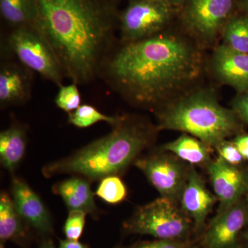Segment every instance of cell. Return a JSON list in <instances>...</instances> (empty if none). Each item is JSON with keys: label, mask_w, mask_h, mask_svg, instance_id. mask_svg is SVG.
I'll use <instances>...</instances> for the list:
<instances>
[{"label": "cell", "mask_w": 248, "mask_h": 248, "mask_svg": "<svg viewBox=\"0 0 248 248\" xmlns=\"http://www.w3.org/2000/svg\"><path fill=\"white\" fill-rule=\"evenodd\" d=\"M202 48L184 32L166 29L123 44L108 60L107 76L130 102L161 107L192 86L203 70Z\"/></svg>", "instance_id": "cell-1"}, {"label": "cell", "mask_w": 248, "mask_h": 248, "mask_svg": "<svg viewBox=\"0 0 248 248\" xmlns=\"http://www.w3.org/2000/svg\"><path fill=\"white\" fill-rule=\"evenodd\" d=\"M36 28L76 84L97 76L113 38L119 14L108 0H36Z\"/></svg>", "instance_id": "cell-2"}, {"label": "cell", "mask_w": 248, "mask_h": 248, "mask_svg": "<svg viewBox=\"0 0 248 248\" xmlns=\"http://www.w3.org/2000/svg\"><path fill=\"white\" fill-rule=\"evenodd\" d=\"M141 120L123 117L108 135L93 141L68 157L47 164L46 177L60 174H79L90 180H102L123 171L149 146L157 131Z\"/></svg>", "instance_id": "cell-3"}, {"label": "cell", "mask_w": 248, "mask_h": 248, "mask_svg": "<svg viewBox=\"0 0 248 248\" xmlns=\"http://www.w3.org/2000/svg\"><path fill=\"white\" fill-rule=\"evenodd\" d=\"M160 130L183 132L216 148L227 138L241 133V121L232 109L223 107L208 88L192 89L159 107Z\"/></svg>", "instance_id": "cell-4"}, {"label": "cell", "mask_w": 248, "mask_h": 248, "mask_svg": "<svg viewBox=\"0 0 248 248\" xmlns=\"http://www.w3.org/2000/svg\"><path fill=\"white\" fill-rule=\"evenodd\" d=\"M239 1L186 0L179 13L184 32L202 48L213 46L237 12Z\"/></svg>", "instance_id": "cell-5"}, {"label": "cell", "mask_w": 248, "mask_h": 248, "mask_svg": "<svg viewBox=\"0 0 248 248\" xmlns=\"http://www.w3.org/2000/svg\"><path fill=\"white\" fill-rule=\"evenodd\" d=\"M8 45L21 64L59 87L62 86L65 76L61 63L37 28L31 26L16 28L9 35Z\"/></svg>", "instance_id": "cell-6"}, {"label": "cell", "mask_w": 248, "mask_h": 248, "mask_svg": "<svg viewBox=\"0 0 248 248\" xmlns=\"http://www.w3.org/2000/svg\"><path fill=\"white\" fill-rule=\"evenodd\" d=\"M126 228L136 234L174 240L187 233L190 218L177 208L175 202L161 197L138 209Z\"/></svg>", "instance_id": "cell-7"}, {"label": "cell", "mask_w": 248, "mask_h": 248, "mask_svg": "<svg viewBox=\"0 0 248 248\" xmlns=\"http://www.w3.org/2000/svg\"><path fill=\"white\" fill-rule=\"evenodd\" d=\"M179 13L162 0H130L119 14L121 40L129 43L159 33Z\"/></svg>", "instance_id": "cell-8"}, {"label": "cell", "mask_w": 248, "mask_h": 248, "mask_svg": "<svg viewBox=\"0 0 248 248\" xmlns=\"http://www.w3.org/2000/svg\"><path fill=\"white\" fill-rule=\"evenodd\" d=\"M161 197L175 202L181 198L188 170L179 160L168 154H154L135 161Z\"/></svg>", "instance_id": "cell-9"}, {"label": "cell", "mask_w": 248, "mask_h": 248, "mask_svg": "<svg viewBox=\"0 0 248 248\" xmlns=\"http://www.w3.org/2000/svg\"><path fill=\"white\" fill-rule=\"evenodd\" d=\"M208 172L221 210L241 201L248 193V172L228 164L221 156L208 164Z\"/></svg>", "instance_id": "cell-10"}, {"label": "cell", "mask_w": 248, "mask_h": 248, "mask_svg": "<svg viewBox=\"0 0 248 248\" xmlns=\"http://www.w3.org/2000/svg\"><path fill=\"white\" fill-rule=\"evenodd\" d=\"M214 76L237 93L248 91V53L232 50L221 44L216 46L210 62Z\"/></svg>", "instance_id": "cell-11"}, {"label": "cell", "mask_w": 248, "mask_h": 248, "mask_svg": "<svg viewBox=\"0 0 248 248\" xmlns=\"http://www.w3.org/2000/svg\"><path fill=\"white\" fill-rule=\"evenodd\" d=\"M248 223V208L246 201H240L220 211L209 226L204 236L207 248H231L240 232Z\"/></svg>", "instance_id": "cell-12"}, {"label": "cell", "mask_w": 248, "mask_h": 248, "mask_svg": "<svg viewBox=\"0 0 248 248\" xmlns=\"http://www.w3.org/2000/svg\"><path fill=\"white\" fill-rule=\"evenodd\" d=\"M13 201L24 221L41 233L53 230L51 218L39 196L22 179L15 177L12 181Z\"/></svg>", "instance_id": "cell-13"}, {"label": "cell", "mask_w": 248, "mask_h": 248, "mask_svg": "<svg viewBox=\"0 0 248 248\" xmlns=\"http://www.w3.org/2000/svg\"><path fill=\"white\" fill-rule=\"evenodd\" d=\"M180 200L184 213L193 220L196 226L202 227L211 212L217 199L206 188L203 179L195 169L190 167Z\"/></svg>", "instance_id": "cell-14"}, {"label": "cell", "mask_w": 248, "mask_h": 248, "mask_svg": "<svg viewBox=\"0 0 248 248\" xmlns=\"http://www.w3.org/2000/svg\"><path fill=\"white\" fill-rule=\"evenodd\" d=\"M30 70L14 62L3 63L0 69V104L1 107L19 105L30 99Z\"/></svg>", "instance_id": "cell-15"}, {"label": "cell", "mask_w": 248, "mask_h": 248, "mask_svg": "<svg viewBox=\"0 0 248 248\" xmlns=\"http://www.w3.org/2000/svg\"><path fill=\"white\" fill-rule=\"evenodd\" d=\"M53 190L61 196L69 211L81 210L86 214H95L97 211L94 195L86 179L79 177L66 179L54 186Z\"/></svg>", "instance_id": "cell-16"}, {"label": "cell", "mask_w": 248, "mask_h": 248, "mask_svg": "<svg viewBox=\"0 0 248 248\" xmlns=\"http://www.w3.org/2000/svg\"><path fill=\"white\" fill-rule=\"evenodd\" d=\"M27 148L25 130L17 125L0 133V160L4 169L14 172L22 161Z\"/></svg>", "instance_id": "cell-17"}, {"label": "cell", "mask_w": 248, "mask_h": 248, "mask_svg": "<svg viewBox=\"0 0 248 248\" xmlns=\"http://www.w3.org/2000/svg\"><path fill=\"white\" fill-rule=\"evenodd\" d=\"M211 148L199 139L185 133L165 144L163 150L170 152L191 164H203L210 162Z\"/></svg>", "instance_id": "cell-18"}, {"label": "cell", "mask_w": 248, "mask_h": 248, "mask_svg": "<svg viewBox=\"0 0 248 248\" xmlns=\"http://www.w3.org/2000/svg\"><path fill=\"white\" fill-rule=\"evenodd\" d=\"M0 12L4 20L14 29L36 27L38 19L36 0H0Z\"/></svg>", "instance_id": "cell-19"}, {"label": "cell", "mask_w": 248, "mask_h": 248, "mask_svg": "<svg viewBox=\"0 0 248 248\" xmlns=\"http://www.w3.org/2000/svg\"><path fill=\"white\" fill-rule=\"evenodd\" d=\"M22 218L13 199L5 192L0 195V240L1 243L20 239L25 234Z\"/></svg>", "instance_id": "cell-20"}, {"label": "cell", "mask_w": 248, "mask_h": 248, "mask_svg": "<svg viewBox=\"0 0 248 248\" xmlns=\"http://www.w3.org/2000/svg\"><path fill=\"white\" fill-rule=\"evenodd\" d=\"M223 45L248 53V17L239 11L228 21L222 32Z\"/></svg>", "instance_id": "cell-21"}, {"label": "cell", "mask_w": 248, "mask_h": 248, "mask_svg": "<svg viewBox=\"0 0 248 248\" xmlns=\"http://www.w3.org/2000/svg\"><path fill=\"white\" fill-rule=\"evenodd\" d=\"M123 117L109 116L99 112L89 104L81 105L77 110L69 113L68 122L78 128H88L98 122H104L112 126L120 123Z\"/></svg>", "instance_id": "cell-22"}, {"label": "cell", "mask_w": 248, "mask_h": 248, "mask_svg": "<svg viewBox=\"0 0 248 248\" xmlns=\"http://www.w3.org/2000/svg\"><path fill=\"white\" fill-rule=\"evenodd\" d=\"M96 194L108 203H117L125 198L126 189L120 178L110 176L102 179Z\"/></svg>", "instance_id": "cell-23"}, {"label": "cell", "mask_w": 248, "mask_h": 248, "mask_svg": "<svg viewBox=\"0 0 248 248\" xmlns=\"http://www.w3.org/2000/svg\"><path fill=\"white\" fill-rule=\"evenodd\" d=\"M55 104L60 109L70 113L77 110L81 106V96L77 84L60 86Z\"/></svg>", "instance_id": "cell-24"}, {"label": "cell", "mask_w": 248, "mask_h": 248, "mask_svg": "<svg viewBox=\"0 0 248 248\" xmlns=\"http://www.w3.org/2000/svg\"><path fill=\"white\" fill-rule=\"evenodd\" d=\"M86 213L81 210L69 211L68 218L63 226L67 239L78 240L83 232L86 223Z\"/></svg>", "instance_id": "cell-25"}, {"label": "cell", "mask_w": 248, "mask_h": 248, "mask_svg": "<svg viewBox=\"0 0 248 248\" xmlns=\"http://www.w3.org/2000/svg\"><path fill=\"white\" fill-rule=\"evenodd\" d=\"M219 156L228 164L232 166H239L245 161L242 155L232 141H222L216 147Z\"/></svg>", "instance_id": "cell-26"}, {"label": "cell", "mask_w": 248, "mask_h": 248, "mask_svg": "<svg viewBox=\"0 0 248 248\" xmlns=\"http://www.w3.org/2000/svg\"><path fill=\"white\" fill-rule=\"evenodd\" d=\"M232 109L243 123L248 125V91L238 93L232 102Z\"/></svg>", "instance_id": "cell-27"}, {"label": "cell", "mask_w": 248, "mask_h": 248, "mask_svg": "<svg viewBox=\"0 0 248 248\" xmlns=\"http://www.w3.org/2000/svg\"><path fill=\"white\" fill-rule=\"evenodd\" d=\"M232 141L239 150L245 161H248V133L238 134Z\"/></svg>", "instance_id": "cell-28"}, {"label": "cell", "mask_w": 248, "mask_h": 248, "mask_svg": "<svg viewBox=\"0 0 248 248\" xmlns=\"http://www.w3.org/2000/svg\"><path fill=\"white\" fill-rule=\"evenodd\" d=\"M138 248H184L180 244L172 240L159 239L158 241L147 242L141 244Z\"/></svg>", "instance_id": "cell-29"}, {"label": "cell", "mask_w": 248, "mask_h": 248, "mask_svg": "<svg viewBox=\"0 0 248 248\" xmlns=\"http://www.w3.org/2000/svg\"><path fill=\"white\" fill-rule=\"evenodd\" d=\"M60 248H89L86 245L79 242L78 240H63L60 241Z\"/></svg>", "instance_id": "cell-30"}, {"label": "cell", "mask_w": 248, "mask_h": 248, "mask_svg": "<svg viewBox=\"0 0 248 248\" xmlns=\"http://www.w3.org/2000/svg\"><path fill=\"white\" fill-rule=\"evenodd\" d=\"M166 4L170 5L172 6L174 9L177 10L178 11H180L182 9L183 6H184V3H185L186 0H162Z\"/></svg>", "instance_id": "cell-31"}, {"label": "cell", "mask_w": 248, "mask_h": 248, "mask_svg": "<svg viewBox=\"0 0 248 248\" xmlns=\"http://www.w3.org/2000/svg\"><path fill=\"white\" fill-rule=\"evenodd\" d=\"M238 11L248 17V0H239Z\"/></svg>", "instance_id": "cell-32"}, {"label": "cell", "mask_w": 248, "mask_h": 248, "mask_svg": "<svg viewBox=\"0 0 248 248\" xmlns=\"http://www.w3.org/2000/svg\"><path fill=\"white\" fill-rule=\"evenodd\" d=\"M40 248H56L55 246L50 241H46L45 244H43L41 246Z\"/></svg>", "instance_id": "cell-33"}, {"label": "cell", "mask_w": 248, "mask_h": 248, "mask_svg": "<svg viewBox=\"0 0 248 248\" xmlns=\"http://www.w3.org/2000/svg\"><path fill=\"white\" fill-rule=\"evenodd\" d=\"M246 204H247V206H248V195H246Z\"/></svg>", "instance_id": "cell-34"}, {"label": "cell", "mask_w": 248, "mask_h": 248, "mask_svg": "<svg viewBox=\"0 0 248 248\" xmlns=\"http://www.w3.org/2000/svg\"><path fill=\"white\" fill-rule=\"evenodd\" d=\"M0 248H6L5 247L4 244L3 243H1V244H0Z\"/></svg>", "instance_id": "cell-35"}, {"label": "cell", "mask_w": 248, "mask_h": 248, "mask_svg": "<svg viewBox=\"0 0 248 248\" xmlns=\"http://www.w3.org/2000/svg\"><path fill=\"white\" fill-rule=\"evenodd\" d=\"M246 239H247L248 241V232H247V234H246Z\"/></svg>", "instance_id": "cell-36"}, {"label": "cell", "mask_w": 248, "mask_h": 248, "mask_svg": "<svg viewBox=\"0 0 248 248\" xmlns=\"http://www.w3.org/2000/svg\"><path fill=\"white\" fill-rule=\"evenodd\" d=\"M234 248V247H232V248Z\"/></svg>", "instance_id": "cell-37"}]
</instances>
